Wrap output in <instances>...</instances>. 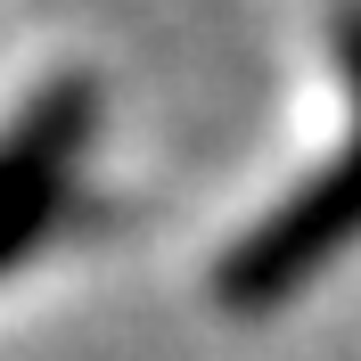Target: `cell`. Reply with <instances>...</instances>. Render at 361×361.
<instances>
[{
	"label": "cell",
	"instance_id": "1",
	"mask_svg": "<svg viewBox=\"0 0 361 361\" xmlns=\"http://www.w3.org/2000/svg\"><path fill=\"white\" fill-rule=\"evenodd\" d=\"M353 66H361V33H353ZM353 230H361V140H353V164H337V173L320 180V189H304L263 238L238 247L222 295L230 304H271V295L304 288V271L337 247V238H353Z\"/></svg>",
	"mask_w": 361,
	"mask_h": 361
},
{
	"label": "cell",
	"instance_id": "2",
	"mask_svg": "<svg viewBox=\"0 0 361 361\" xmlns=\"http://www.w3.org/2000/svg\"><path fill=\"white\" fill-rule=\"evenodd\" d=\"M82 115L90 99H49L0 140V263L42 247V230L58 222V197H66V164H74V140H82Z\"/></svg>",
	"mask_w": 361,
	"mask_h": 361
}]
</instances>
